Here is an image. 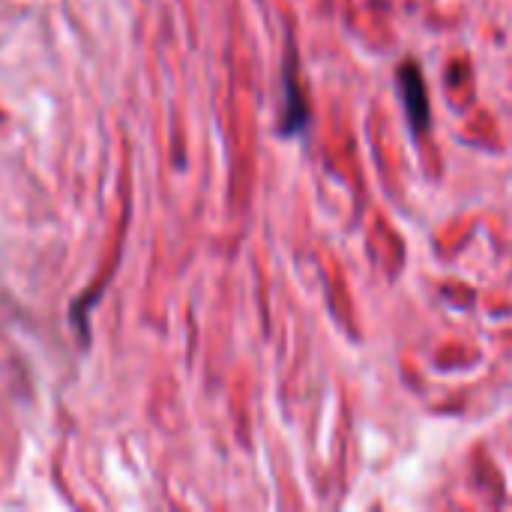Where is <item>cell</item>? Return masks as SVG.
<instances>
[{
    "label": "cell",
    "instance_id": "obj_1",
    "mask_svg": "<svg viewBox=\"0 0 512 512\" xmlns=\"http://www.w3.org/2000/svg\"><path fill=\"white\" fill-rule=\"evenodd\" d=\"M399 90H402L405 111H408V120H411L414 132L429 129V120H432L429 93H426V81H423V72H420L417 63L408 60V63L399 66Z\"/></svg>",
    "mask_w": 512,
    "mask_h": 512
},
{
    "label": "cell",
    "instance_id": "obj_2",
    "mask_svg": "<svg viewBox=\"0 0 512 512\" xmlns=\"http://www.w3.org/2000/svg\"><path fill=\"white\" fill-rule=\"evenodd\" d=\"M306 123H309V108L303 99L300 78L294 75V57H288V63H285V123H282V132L297 135L306 129Z\"/></svg>",
    "mask_w": 512,
    "mask_h": 512
}]
</instances>
